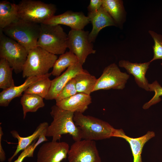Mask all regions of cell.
I'll use <instances>...</instances> for the list:
<instances>
[{"label":"cell","instance_id":"obj_1","mask_svg":"<svg viewBox=\"0 0 162 162\" xmlns=\"http://www.w3.org/2000/svg\"><path fill=\"white\" fill-rule=\"evenodd\" d=\"M74 112L62 109L56 104L51 108L50 114L53 118L46 129V137L57 141L62 135L69 134L75 141L82 140L81 131L74 121Z\"/></svg>","mask_w":162,"mask_h":162},{"label":"cell","instance_id":"obj_2","mask_svg":"<svg viewBox=\"0 0 162 162\" xmlns=\"http://www.w3.org/2000/svg\"><path fill=\"white\" fill-rule=\"evenodd\" d=\"M74 121L81 131L82 139L98 140L115 137L117 129L107 122L82 113H74Z\"/></svg>","mask_w":162,"mask_h":162},{"label":"cell","instance_id":"obj_3","mask_svg":"<svg viewBox=\"0 0 162 162\" xmlns=\"http://www.w3.org/2000/svg\"><path fill=\"white\" fill-rule=\"evenodd\" d=\"M68 34L60 25L40 24L37 46L55 55H61L67 48Z\"/></svg>","mask_w":162,"mask_h":162},{"label":"cell","instance_id":"obj_4","mask_svg":"<svg viewBox=\"0 0 162 162\" xmlns=\"http://www.w3.org/2000/svg\"><path fill=\"white\" fill-rule=\"evenodd\" d=\"M1 29L5 35L24 47L28 53L37 46L40 33V24L19 20Z\"/></svg>","mask_w":162,"mask_h":162},{"label":"cell","instance_id":"obj_5","mask_svg":"<svg viewBox=\"0 0 162 162\" xmlns=\"http://www.w3.org/2000/svg\"><path fill=\"white\" fill-rule=\"evenodd\" d=\"M17 4L20 20L39 24L54 16L57 10L55 4L40 1L22 0Z\"/></svg>","mask_w":162,"mask_h":162},{"label":"cell","instance_id":"obj_6","mask_svg":"<svg viewBox=\"0 0 162 162\" xmlns=\"http://www.w3.org/2000/svg\"><path fill=\"white\" fill-rule=\"evenodd\" d=\"M57 59L56 55L39 47H36L28 53L22 71V77L40 76L48 74Z\"/></svg>","mask_w":162,"mask_h":162},{"label":"cell","instance_id":"obj_7","mask_svg":"<svg viewBox=\"0 0 162 162\" xmlns=\"http://www.w3.org/2000/svg\"><path fill=\"white\" fill-rule=\"evenodd\" d=\"M28 55L24 47L0 28V58L6 59L16 74L22 72Z\"/></svg>","mask_w":162,"mask_h":162},{"label":"cell","instance_id":"obj_8","mask_svg":"<svg viewBox=\"0 0 162 162\" xmlns=\"http://www.w3.org/2000/svg\"><path fill=\"white\" fill-rule=\"evenodd\" d=\"M89 33L83 30L71 29L68 34L67 48L77 57L82 65L89 55L96 52L93 43L89 39Z\"/></svg>","mask_w":162,"mask_h":162},{"label":"cell","instance_id":"obj_9","mask_svg":"<svg viewBox=\"0 0 162 162\" xmlns=\"http://www.w3.org/2000/svg\"><path fill=\"white\" fill-rule=\"evenodd\" d=\"M129 77V74L121 72L116 64H111L104 68L97 79L93 92L111 89H123Z\"/></svg>","mask_w":162,"mask_h":162},{"label":"cell","instance_id":"obj_10","mask_svg":"<svg viewBox=\"0 0 162 162\" xmlns=\"http://www.w3.org/2000/svg\"><path fill=\"white\" fill-rule=\"evenodd\" d=\"M68 162H101L94 141L85 140L75 141L68 153Z\"/></svg>","mask_w":162,"mask_h":162},{"label":"cell","instance_id":"obj_11","mask_svg":"<svg viewBox=\"0 0 162 162\" xmlns=\"http://www.w3.org/2000/svg\"><path fill=\"white\" fill-rule=\"evenodd\" d=\"M65 142L52 141L43 144L37 154V162H61L66 159L69 149Z\"/></svg>","mask_w":162,"mask_h":162},{"label":"cell","instance_id":"obj_12","mask_svg":"<svg viewBox=\"0 0 162 162\" xmlns=\"http://www.w3.org/2000/svg\"><path fill=\"white\" fill-rule=\"evenodd\" d=\"M89 22L87 16L82 12L68 10L60 14L55 15L43 23L52 25H63L69 26L71 29L81 30Z\"/></svg>","mask_w":162,"mask_h":162},{"label":"cell","instance_id":"obj_13","mask_svg":"<svg viewBox=\"0 0 162 162\" xmlns=\"http://www.w3.org/2000/svg\"><path fill=\"white\" fill-rule=\"evenodd\" d=\"M82 65L80 63L68 68L62 74L51 80V84L49 92L45 98L46 100H55L65 85L71 79L78 74L84 73Z\"/></svg>","mask_w":162,"mask_h":162},{"label":"cell","instance_id":"obj_14","mask_svg":"<svg viewBox=\"0 0 162 162\" xmlns=\"http://www.w3.org/2000/svg\"><path fill=\"white\" fill-rule=\"evenodd\" d=\"M87 16L92 26L88 35L89 39L92 43L95 41L102 29L108 26H117L113 20L102 6L97 11L88 12Z\"/></svg>","mask_w":162,"mask_h":162},{"label":"cell","instance_id":"obj_15","mask_svg":"<svg viewBox=\"0 0 162 162\" xmlns=\"http://www.w3.org/2000/svg\"><path fill=\"white\" fill-rule=\"evenodd\" d=\"M51 75V73H48L43 76L28 77L22 84L3 90L0 93V106H8L13 99L21 96L22 93L32 84L42 79L50 77Z\"/></svg>","mask_w":162,"mask_h":162},{"label":"cell","instance_id":"obj_16","mask_svg":"<svg viewBox=\"0 0 162 162\" xmlns=\"http://www.w3.org/2000/svg\"><path fill=\"white\" fill-rule=\"evenodd\" d=\"M150 63L149 61L143 63H133L127 60H121L119 62L118 65L125 68L129 74L134 76L135 81L140 87L149 91V83L145 75Z\"/></svg>","mask_w":162,"mask_h":162},{"label":"cell","instance_id":"obj_17","mask_svg":"<svg viewBox=\"0 0 162 162\" xmlns=\"http://www.w3.org/2000/svg\"><path fill=\"white\" fill-rule=\"evenodd\" d=\"M92 102L90 95L77 93L68 98L56 102V105L64 110L83 113Z\"/></svg>","mask_w":162,"mask_h":162},{"label":"cell","instance_id":"obj_18","mask_svg":"<svg viewBox=\"0 0 162 162\" xmlns=\"http://www.w3.org/2000/svg\"><path fill=\"white\" fill-rule=\"evenodd\" d=\"M155 134L148 131L144 135L136 138H131L126 135L122 129H117L115 137L122 138L129 144L133 157V162H142L141 154L143 148L148 140L154 137Z\"/></svg>","mask_w":162,"mask_h":162},{"label":"cell","instance_id":"obj_19","mask_svg":"<svg viewBox=\"0 0 162 162\" xmlns=\"http://www.w3.org/2000/svg\"><path fill=\"white\" fill-rule=\"evenodd\" d=\"M48 125V124L46 122L41 123L38 126L35 130L31 135L25 137L20 136L16 130L11 131L10 132L13 137L18 140V143L14 154L8 159V162H11L13 158L20 151L25 149L31 145L34 140L39 137Z\"/></svg>","mask_w":162,"mask_h":162},{"label":"cell","instance_id":"obj_20","mask_svg":"<svg viewBox=\"0 0 162 162\" xmlns=\"http://www.w3.org/2000/svg\"><path fill=\"white\" fill-rule=\"evenodd\" d=\"M19 20L17 4L7 0L0 2V28L3 29Z\"/></svg>","mask_w":162,"mask_h":162},{"label":"cell","instance_id":"obj_21","mask_svg":"<svg viewBox=\"0 0 162 162\" xmlns=\"http://www.w3.org/2000/svg\"><path fill=\"white\" fill-rule=\"evenodd\" d=\"M102 6L109 14L117 26H122L125 19V11L121 0H102Z\"/></svg>","mask_w":162,"mask_h":162},{"label":"cell","instance_id":"obj_22","mask_svg":"<svg viewBox=\"0 0 162 162\" xmlns=\"http://www.w3.org/2000/svg\"><path fill=\"white\" fill-rule=\"evenodd\" d=\"M77 93L90 95L97 82L96 77L87 71L77 74L74 78Z\"/></svg>","mask_w":162,"mask_h":162},{"label":"cell","instance_id":"obj_23","mask_svg":"<svg viewBox=\"0 0 162 162\" xmlns=\"http://www.w3.org/2000/svg\"><path fill=\"white\" fill-rule=\"evenodd\" d=\"M43 99L37 95L24 93L20 99L24 119L25 118L27 113L36 112L39 109L45 106Z\"/></svg>","mask_w":162,"mask_h":162},{"label":"cell","instance_id":"obj_24","mask_svg":"<svg viewBox=\"0 0 162 162\" xmlns=\"http://www.w3.org/2000/svg\"><path fill=\"white\" fill-rule=\"evenodd\" d=\"M79 63L77 57L70 51L61 55L56 61L53 67L51 75L57 77L70 66Z\"/></svg>","mask_w":162,"mask_h":162},{"label":"cell","instance_id":"obj_25","mask_svg":"<svg viewBox=\"0 0 162 162\" xmlns=\"http://www.w3.org/2000/svg\"><path fill=\"white\" fill-rule=\"evenodd\" d=\"M13 69L7 61L0 59V88L6 90L15 86L12 77Z\"/></svg>","mask_w":162,"mask_h":162},{"label":"cell","instance_id":"obj_26","mask_svg":"<svg viewBox=\"0 0 162 162\" xmlns=\"http://www.w3.org/2000/svg\"><path fill=\"white\" fill-rule=\"evenodd\" d=\"M51 81L49 77L42 79L32 84L24 93L35 94L45 98L50 88Z\"/></svg>","mask_w":162,"mask_h":162},{"label":"cell","instance_id":"obj_27","mask_svg":"<svg viewBox=\"0 0 162 162\" xmlns=\"http://www.w3.org/2000/svg\"><path fill=\"white\" fill-rule=\"evenodd\" d=\"M148 87L149 91L154 92V95L148 102L143 106L142 108L145 110L160 102L161 100L160 97L162 96V87L157 81H154L151 84L149 83Z\"/></svg>","mask_w":162,"mask_h":162},{"label":"cell","instance_id":"obj_28","mask_svg":"<svg viewBox=\"0 0 162 162\" xmlns=\"http://www.w3.org/2000/svg\"><path fill=\"white\" fill-rule=\"evenodd\" d=\"M77 93L74 78L71 79L63 88L55 100L56 102L70 97Z\"/></svg>","mask_w":162,"mask_h":162},{"label":"cell","instance_id":"obj_29","mask_svg":"<svg viewBox=\"0 0 162 162\" xmlns=\"http://www.w3.org/2000/svg\"><path fill=\"white\" fill-rule=\"evenodd\" d=\"M148 33L153 38L154 44L153 46V57L150 62H151L158 59H162V35L154 32L149 30Z\"/></svg>","mask_w":162,"mask_h":162},{"label":"cell","instance_id":"obj_30","mask_svg":"<svg viewBox=\"0 0 162 162\" xmlns=\"http://www.w3.org/2000/svg\"><path fill=\"white\" fill-rule=\"evenodd\" d=\"M46 129L39 136L37 142H34L32 149L29 152V157H33L34 151L36 148L42 142L48 141L46 136Z\"/></svg>","mask_w":162,"mask_h":162},{"label":"cell","instance_id":"obj_31","mask_svg":"<svg viewBox=\"0 0 162 162\" xmlns=\"http://www.w3.org/2000/svg\"><path fill=\"white\" fill-rule=\"evenodd\" d=\"M102 0H91L87 9L88 12L97 11L102 6Z\"/></svg>","mask_w":162,"mask_h":162},{"label":"cell","instance_id":"obj_32","mask_svg":"<svg viewBox=\"0 0 162 162\" xmlns=\"http://www.w3.org/2000/svg\"><path fill=\"white\" fill-rule=\"evenodd\" d=\"M33 144V143L25 149L23 150L17 159L14 162H22L25 158L29 157V152L32 149Z\"/></svg>","mask_w":162,"mask_h":162},{"label":"cell","instance_id":"obj_33","mask_svg":"<svg viewBox=\"0 0 162 162\" xmlns=\"http://www.w3.org/2000/svg\"><path fill=\"white\" fill-rule=\"evenodd\" d=\"M3 131L2 127L0 126V161L1 162H3L5 161L6 159L5 154L3 148L2 143V136L3 135Z\"/></svg>","mask_w":162,"mask_h":162},{"label":"cell","instance_id":"obj_34","mask_svg":"<svg viewBox=\"0 0 162 162\" xmlns=\"http://www.w3.org/2000/svg\"><path fill=\"white\" fill-rule=\"evenodd\" d=\"M161 65H162V63L161 64Z\"/></svg>","mask_w":162,"mask_h":162}]
</instances>
